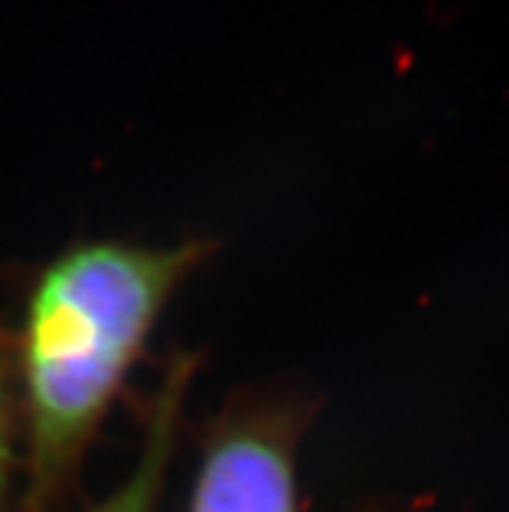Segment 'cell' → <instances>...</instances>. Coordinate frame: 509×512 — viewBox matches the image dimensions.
Masks as SVG:
<instances>
[{"label":"cell","instance_id":"3957f363","mask_svg":"<svg viewBox=\"0 0 509 512\" xmlns=\"http://www.w3.org/2000/svg\"><path fill=\"white\" fill-rule=\"evenodd\" d=\"M200 357L195 351H174L164 362L159 383L151 390L141 422V445L120 484L99 505L86 512H159L172 471L177 442L185 422V403L193 388Z\"/></svg>","mask_w":509,"mask_h":512},{"label":"cell","instance_id":"7a4b0ae2","mask_svg":"<svg viewBox=\"0 0 509 512\" xmlns=\"http://www.w3.org/2000/svg\"><path fill=\"white\" fill-rule=\"evenodd\" d=\"M317 409L304 390H239L200 432L187 512H304L299 463Z\"/></svg>","mask_w":509,"mask_h":512},{"label":"cell","instance_id":"277c9868","mask_svg":"<svg viewBox=\"0 0 509 512\" xmlns=\"http://www.w3.org/2000/svg\"><path fill=\"white\" fill-rule=\"evenodd\" d=\"M24 442L13 375V341L0 331V512H21Z\"/></svg>","mask_w":509,"mask_h":512},{"label":"cell","instance_id":"6da1fadb","mask_svg":"<svg viewBox=\"0 0 509 512\" xmlns=\"http://www.w3.org/2000/svg\"><path fill=\"white\" fill-rule=\"evenodd\" d=\"M216 250L211 237L169 245L97 237L68 242L37 268L11 338L21 512H55L78 492L86 455L164 312Z\"/></svg>","mask_w":509,"mask_h":512}]
</instances>
